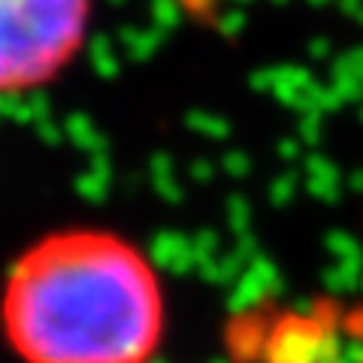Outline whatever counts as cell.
<instances>
[{"mask_svg":"<svg viewBox=\"0 0 363 363\" xmlns=\"http://www.w3.org/2000/svg\"><path fill=\"white\" fill-rule=\"evenodd\" d=\"M0 327L21 363H152L167 327L164 285L124 236L58 230L9 267Z\"/></svg>","mask_w":363,"mask_h":363,"instance_id":"1","label":"cell"},{"mask_svg":"<svg viewBox=\"0 0 363 363\" xmlns=\"http://www.w3.org/2000/svg\"><path fill=\"white\" fill-rule=\"evenodd\" d=\"M94 0H0V94L55 82L91 30Z\"/></svg>","mask_w":363,"mask_h":363,"instance_id":"2","label":"cell"}]
</instances>
